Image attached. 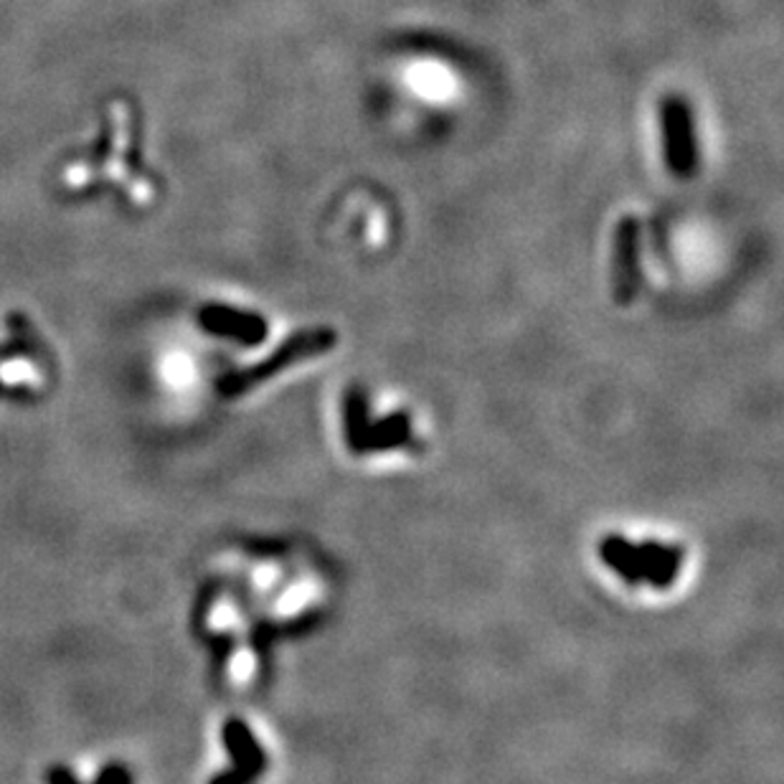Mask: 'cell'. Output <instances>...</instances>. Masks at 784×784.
Instances as JSON below:
<instances>
[{"label":"cell","mask_w":784,"mask_h":784,"mask_svg":"<svg viewBox=\"0 0 784 784\" xmlns=\"http://www.w3.org/2000/svg\"><path fill=\"white\" fill-rule=\"evenodd\" d=\"M48 784H79L77 780H74V774L72 772H66V770H52L48 772Z\"/></svg>","instance_id":"cell-9"},{"label":"cell","mask_w":784,"mask_h":784,"mask_svg":"<svg viewBox=\"0 0 784 784\" xmlns=\"http://www.w3.org/2000/svg\"><path fill=\"white\" fill-rule=\"evenodd\" d=\"M599 556L630 587L647 581L655 589H668L675 577H678L686 552L680 546H665L657 544V541L630 544L628 538L607 536L599 544Z\"/></svg>","instance_id":"cell-1"},{"label":"cell","mask_w":784,"mask_h":784,"mask_svg":"<svg viewBox=\"0 0 784 784\" xmlns=\"http://www.w3.org/2000/svg\"><path fill=\"white\" fill-rule=\"evenodd\" d=\"M95 784H130V774L120 770V766H110L99 774V780Z\"/></svg>","instance_id":"cell-8"},{"label":"cell","mask_w":784,"mask_h":784,"mask_svg":"<svg viewBox=\"0 0 784 784\" xmlns=\"http://www.w3.org/2000/svg\"><path fill=\"white\" fill-rule=\"evenodd\" d=\"M224 741H227L229 754L233 756V770L224 772L211 780V784H252L260 780L266 766V756L257 744L252 731L241 719H231L224 727Z\"/></svg>","instance_id":"cell-6"},{"label":"cell","mask_w":784,"mask_h":784,"mask_svg":"<svg viewBox=\"0 0 784 784\" xmlns=\"http://www.w3.org/2000/svg\"><path fill=\"white\" fill-rule=\"evenodd\" d=\"M344 422L346 445L350 455L356 457L414 445L412 416L406 412H394L379 422H373L369 414V394H366V389L358 386V383H353V386L346 391Z\"/></svg>","instance_id":"cell-2"},{"label":"cell","mask_w":784,"mask_h":784,"mask_svg":"<svg viewBox=\"0 0 784 784\" xmlns=\"http://www.w3.org/2000/svg\"><path fill=\"white\" fill-rule=\"evenodd\" d=\"M202 323L214 336L233 338L244 346H257L266 338V323L262 315L233 311V307L208 305L202 313Z\"/></svg>","instance_id":"cell-7"},{"label":"cell","mask_w":784,"mask_h":784,"mask_svg":"<svg viewBox=\"0 0 784 784\" xmlns=\"http://www.w3.org/2000/svg\"><path fill=\"white\" fill-rule=\"evenodd\" d=\"M642 227L638 216H622L612 239V297L620 307L635 303L640 295V239Z\"/></svg>","instance_id":"cell-5"},{"label":"cell","mask_w":784,"mask_h":784,"mask_svg":"<svg viewBox=\"0 0 784 784\" xmlns=\"http://www.w3.org/2000/svg\"><path fill=\"white\" fill-rule=\"evenodd\" d=\"M338 346V333L328 328V325H318V328H305L292 333V336L282 344L274 353H270L264 361L249 366V369H239L224 377L219 383V391L224 396H239L247 394L260 386V383L270 381L277 373L292 369V366L307 361V358L330 353Z\"/></svg>","instance_id":"cell-3"},{"label":"cell","mask_w":784,"mask_h":784,"mask_svg":"<svg viewBox=\"0 0 784 784\" xmlns=\"http://www.w3.org/2000/svg\"><path fill=\"white\" fill-rule=\"evenodd\" d=\"M663 130L665 165L678 181H688L698 171V140L690 105L680 95H668L657 105Z\"/></svg>","instance_id":"cell-4"}]
</instances>
